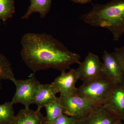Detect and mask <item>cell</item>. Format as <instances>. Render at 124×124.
<instances>
[{
    "label": "cell",
    "mask_w": 124,
    "mask_h": 124,
    "mask_svg": "<svg viewBox=\"0 0 124 124\" xmlns=\"http://www.w3.org/2000/svg\"><path fill=\"white\" fill-rule=\"evenodd\" d=\"M119 120L101 105L91 112L84 120L86 124H114Z\"/></svg>",
    "instance_id": "obj_12"
},
{
    "label": "cell",
    "mask_w": 124,
    "mask_h": 124,
    "mask_svg": "<svg viewBox=\"0 0 124 124\" xmlns=\"http://www.w3.org/2000/svg\"><path fill=\"white\" fill-rule=\"evenodd\" d=\"M73 2L81 4H85L91 2L92 0H70Z\"/></svg>",
    "instance_id": "obj_20"
},
{
    "label": "cell",
    "mask_w": 124,
    "mask_h": 124,
    "mask_svg": "<svg viewBox=\"0 0 124 124\" xmlns=\"http://www.w3.org/2000/svg\"><path fill=\"white\" fill-rule=\"evenodd\" d=\"M76 120L73 117L63 114L55 120L52 124H73Z\"/></svg>",
    "instance_id": "obj_18"
},
{
    "label": "cell",
    "mask_w": 124,
    "mask_h": 124,
    "mask_svg": "<svg viewBox=\"0 0 124 124\" xmlns=\"http://www.w3.org/2000/svg\"><path fill=\"white\" fill-rule=\"evenodd\" d=\"M15 11L14 0H0V20L6 22Z\"/></svg>",
    "instance_id": "obj_17"
},
{
    "label": "cell",
    "mask_w": 124,
    "mask_h": 124,
    "mask_svg": "<svg viewBox=\"0 0 124 124\" xmlns=\"http://www.w3.org/2000/svg\"><path fill=\"white\" fill-rule=\"evenodd\" d=\"M46 112V124H52L59 116L63 114V107L60 97L56 98L45 107Z\"/></svg>",
    "instance_id": "obj_14"
},
{
    "label": "cell",
    "mask_w": 124,
    "mask_h": 124,
    "mask_svg": "<svg viewBox=\"0 0 124 124\" xmlns=\"http://www.w3.org/2000/svg\"><path fill=\"white\" fill-rule=\"evenodd\" d=\"M13 104L11 102L0 104V124H12L15 118Z\"/></svg>",
    "instance_id": "obj_15"
},
{
    "label": "cell",
    "mask_w": 124,
    "mask_h": 124,
    "mask_svg": "<svg viewBox=\"0 0 124 124\" xmlns=\"http://www.w3.org/2000/svg\"><path fill=\"white\" fill-rule=\"evenodd\" d=\"M57 89L53 83L41 85L33 104H36L38 109L45 107L46 105L53 101L56 98V95L58 93Z\"/></svg>",
    "instance_id": "obj_10"
},
{
    "label": "cell",
    "mask_w": 124,
    "mask_h": 124,
    "mask_svg": "<svg viewBox=\"0 0 124 124\" xmlns=\"http://www.w3.org/2000/svg\"><path fill=\"white\" fill-rule=\"evenodd\" d=\"M14 78L11 63L4 55L0 53V80H9Z\"/></svg>",
    "instance_id": "obj_16"
},
{
    "label": "cell",
    "mask_w": 124,
    "mask_h": 124,
    "mask_svg": "<svg viewBox=\"0 0 124 124\" xmlns=\"http://www.w3.org/2000/svg\"><path fill=\"white\" fill-rule=\"evenodd\" d=\"M79 79L83 82H88L104 76L103 62L99 57L89 53L83 62H80L77 69Z\"/></svg>",
    "instance_id": "obj_6"
},
{
    "label": "cell",
    "mask_w": 124,
    "mask_h": 124,
    "mask_svg": "<svg viewBox=\"0 0 124 124\" xmlns=\"http://www.w3.org/2000/svg\"><path fill=\"white\" fill-rule=\"evenodd\" d=\"M51 3L52 0H30V5L22 19H28L35 13H39L41 18H45L50 10Z\"/></svg>",
    "instance_id": "obj_13"
},
{
    "label": "cell",
    "mask_w": 124,
    "mask_h": 124,
    "mask_svg": "<svg viewBox=\"0 0 124 124\" xmlns=\"http://www.w3.org/2000/svg\"><path fill=\"white\" fill-rule=\"evenodd\" d=\"M115 52L117 54L124 70V46L115 49Z\"/></svg>",
    "instance_id": "obj_19"
},
{
    "label": "cell",
    "mask_w": 124,
    "mask_h": 124,
    "mask_svg": "<svg viewBox=\"0 0 124 124\" xmlns=\"http://www.w3.org/2000/svg\"><path fill=\"white\" fill-rule=\"evenodd\" d=\"M21 44L23 61L34 73L50 68L62 72L81 62L79 54L70 51L46 33H26L21 39Z\"/></svg>",
    "instance_id": "obj_1"
},
{
    "label": "cell",
    "mask_w": 124,
    "mask_h": 124,
    "mask_svg": "<svg viewBox=\"0 0 124 124\" xmlns=\"http://www.w3.org/2000/svg\"><path fill=\"white\" fill-rule=\"evenodd\" d=\"M122 120H119L117 121V122H116L115 124H124V123H123L122 122Z\"/></svg>",
    "instance_id": "obj_22"
},
{
    "label": "cell",
    "mask_w": 124,
    "mask_h": 124,
    "mask_svg": "<svg viewBox=\"0 0 124 124\" xmlns=\"http://www.w3.org/2000/svg\"><path fill=\"white\" fill-rule=\"evenodd\" d=\"M123 120L124 121V119H123Z\"/></svg>",
    "instance_id": "obj_23"
},
{
    "label": "cell",
    "mask_w": 124,
    "mask_h": 124,
    "mask_svg": "<svg viewBox=\"0 0 124 124\" xmlns=\"http://www.w3.org/2000/svg\"><path fill=\"white\" fill-rule=\"evenodd\" d=\"M115 84L106 77L84 82L77 88L76 94L102 105Z\"/></svg>",
    "instance_id": "obj_3"
},
{
    "label": "cell",
    "mask_w": 124,
    "mask_h": 124,
    "mask_svg": "<svg viewBox=\"0 0 124 124\" xmlns=\"http://www.w3.org/2000/svg\"><path fill=\"white\" fill-rule=\"evenodd\" d=\"M73 124H86L84 120H76Z\"/></svg>",
    "instance_id": "obj_21"
},
{
    "label": "cell",
    "mask_w": 124,
    "mask_h": 124,
    "mask_svg": "<svg viewBox=\"0 0 124 124\" xmlns=\"http://www.w3.org/2000/svg\"><path fill=\"white\" fill-rule=\"evenodd\" d=\"M102 58L104 76L115 84L122 82L124 79V70L115 52L109 53L104 50Z\"/></svg>",
    "instance_id": "obj_8"
},
{
    "label": "cell",
    "mask_w": 124,
    "mask_h": 124,
    "mask_svg": "<svg viewBox=\"0 0 124 124\" xmlns=\"http://www.w3.org/2000/svg\"><path fill=\"white\" fill-rule=\"evenodd\" d=\"M79 79V77L77 69H71L68 72H61L60 75L56 78L52 83L60 93V97H67L76 94L77 89L76 84Z\"/></svg>",
    "instance_id": "obj_9"
},
{
    "label": "cell",
    "mask_w": 124,
    "mask_h": 124,
    "mask_svg": "<svg viewBox=\"0 0 124 124\" xmlns=\"http://www.w3.org/2000/svg\"><path fill=\"white\" fill-rule=\"evenodd\" d=\"M12 124H46L40 109L33 110L25 108L19 111Z\"/></svg>",
    "instance_id": "obj_11"
},
{
    "label": "cell",
    "mask_w": 124,
    "mask_h": 124,
    "mask_svg": "<svg viewBox=\"0 0 124 124\" xmlns=\"http://www.w3.org/2000/svg\"><path fill=\"white\" fill-rule=\"evenodd\" d=\"M81 19L92 26L108 29L113 40L118 41L124 33V0L93 5L91 11L82 16Z\"/></svg>",
    "instance_id": "obj_2"
},
{
    "label": "cell",
    "mask_w": 124,
    "mask_h": 124,
    "mask_svg": "<svg viewBox=\"0 0 124 124\" xmlns=\"http://www.w3.org/2000/svg\"><path fill=\"white\" fill-rule=\"evenodd\" d=\"M60 97L63 114L76 120H84L93 111L102 105L76 94Z\"/></svg>",
    "instance_id": "obj_4"
},
{
    "label": "cell",
    "mask_w": 124,
    "mask_h": 124,
    "mask_svg": "<svg viewBox=\"0 0 124 124\" xmlns=\"http://www.w3.org/2000/svg\"><path fill=\"white\" fill-rule=\"evenodd\" d=\"M103 107L120 119L124 118V79L115 84Z\"/></svg>",
    "instance_id": "obj_7"
},
{
    "label": "cell",
    "mask_w": 124,
    "mask_h": 124,
    "mask_svg": "<svg viewBox=\"0 0 124 124\" xmlns=\"http://www.w3.org/2000/svg\"><path fill=\"white\" fill-rule=\"evenodd\" d=\"M11 81L16 87L11 102L13 104L21 103L24 105L25 108H29L31 104H33L41 84L34 76L25 80L16 79L14 77Z\"/></svg>",
    "instance_id": "obj_5"
}]
</instances>
